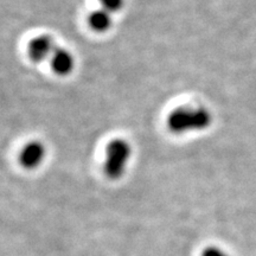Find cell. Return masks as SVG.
Segmentation results:
<instances>
[{
	"mask_svg": "<svg viewBox=\"0 0 256 256\" xmlns=\"http://www.w3.org/2000/svg\"><path fill=\"white\" fill-rule=\"evenodd\" d=\"M212 115L204 107H179L168 114L166 124L174 134L203 130L211 124Z\"/></svg>",
	"mask_w": 256,
	"mask_h": 256,
	"instance_id": "cell-1",
	"label": "cell"
},
{
	"mask_svg": "<svg viewBox=\"0 0 256 256\" xmlns=\"http://www.w3.org/2000/svg\"><path fill=\"white\" fill-rule=\"evenodd\" d=\"M130 156H132V148L126 140H112L106 148L104 174H107V177L110 179L122 177Z\"/></svg>",
	"mask_w": 256,
	"mask_h": 256,
	"instance_id": "cell-2",
	"label": "cell"
},
{
	"mask_svg": "<svg viewBox=\"0 0 256 256\" xmlns=\"http://www.w3.org/2000/svg\"><path fill=\"white\" fill-rule=\"evenodd\" d=\"M56 46L54 40L48 34H40L34 37L28 43V56L34 62H43L48 58H51L52 54L55 52Z\"/></svg>",
	"mask_w": 256,
	"mask_h": 256,
	"instance_id": "cell-3",
	"label": "cell"
},
{
	"mask_svg": "<svg viewBox=\"0 0 256 256\" xmlns=\"http://www.w3.org/2000/svg\"><path fill=\"white\" fill-rule=\"evenodd\" d=\"M46 147L40 142H30L20 151L19 162L28 170L36 168L46 158Z\"/></svg>",
	"mask_w": 256,
	"mask_h": 256,
	"instance_id": "cell-4",
	"label": "cell"
},
{
	"mask_svg": "<svg viewBox=\"0 0 256 256\" xmlns=\"http://www.w3.org/2000/svg\"><path fill=\"white\" fill-rule=\"evenodd\" d=\"M50 62L51 68L60 76L69 75L75 66V60H74L72 52L66 49H60V48H56L55 52L51 56Z\"/></svg>",
	"mask_w": 256,
	"mask_h": 256,
	"instance_id": "cell-5",
	"label": "cell"
},
{
	"mask_svg": "<svg viewBox=\"0 0 256 256\" xmlns=\"http://www.w3.org/2000/svg\"><path fill=\"white\" fill-rule=\"evenodd\" d=\"M89 26L96 32H104L110 30V28L113 24V19H112V14L104 8H98L92 11L89 14L88 18Z\"/></svg>",
	"mask_w": 256,
	"mask_h": 256,
	"instance_id": "cell-6",
	"label": "cell"
},
{
	"mask_svg": "<svg viewBox=\"0 0 256 256\" xmlns=\"http://www.w3.org/2000/svg\"><path fill=\"white\" fill-rule=\"evenodd\" d=\"M101 4V8L107 10L110 14L120 11L122 8L124 0H98Z\"/></svg>",
	"mask_w": 256,
	"mask_h": 256,
	"instance_id": "cell-7",
	"label": "cell"
},
{
	"mask_svg": "<svg viewBox=\"0 0 256 256\" xmlns=\"http://www.w3.org/2000/svg\"><path fill=\"white\" fill-rule=\"evenodd\" d=\"M202 256H228L223 250L216 247H209L203 252Z\"/></svg>",
	"mask_w": 256,
	"mask_h": 256,
	"instance_id": "cell-8",
	"label": "cell"
}]
</instances>
